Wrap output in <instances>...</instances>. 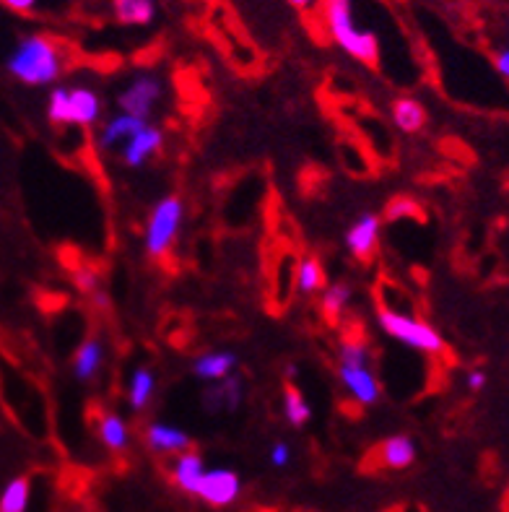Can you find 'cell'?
I'll list each match as a JSON object with an SVG mask.
<instances>
[{
  "mask_svg": "<svg viewBox=\"0 0 509 512\" xmlns=\"http://www.w3.org/2000/svg\"><path fill=\"white\" fill-rule=\"evenodd\" d=\"M325 29L348 58L364 65H380V37L356 16V0H320Z\"/></svg>",
  "mask_w": 509,
  "mask_h": 512,
  "instance_id": "6da1fadb",
  "label": "cell"
},
{
  "mask_svg": "<svg viewBox=\"0 0 509 512\" xmlns=\"http://www.w3.org/2000/svg\"><path fill=\"white\" fill-rule=\"evenodd\" d=\"M6 68L26 86L55 84L65 71V52L60 42L47 34H29L13 47Z\"/></svg>",
  "mask_w": 509,
  "mask_h": 512,
  "instance_id": "7a4b0ae2",
  "label": "cell"
},
{
  "mask_svg": "<svg viewBox=\"0 0 509 512\" xmlns=\"http://www.w3.org/2000/svg\"><path fill=\"white\" fill-rule=\"evenodd\" d=\"M47 117L55 125L89 128L102 117V99L91 86H55L47 99Z\"/></svg>",
  "mask_w": 509,
  "mask_h": 512,
  "instance_id": "3957f363",
  "label": "cell"
},
{
  "mask_svg": "<svg viewBox=\"0 0 509 512\" xmlns=\"http://www.w3.org/2000/svg\"><path fill=\"white\" fill-rule=\"evenodd\" d=\"M377 320H380V328L387 336L395 338L398 344L408 346V349L424 351V354H439L445 349V341L432 325L413 318V315H406V312L382 307V310H377Z\"/></svg>",
  "mask_w": 509,
  "mask_h": 512,
  "instance_id": "277c9868",
  "label": "cell"
},
{
  "mask_svg": "<svg viewBox=\"0 0 509 512\" xmlns=\"http://www.w3.org/2000/svg\"><path fill=\"white\" fill-rule=\"evenodd\" d=\"M182 216H185V206L177 195H167L156 203L149 216V224H146V237H143L146 253L151 258H164L169 253V247L174 245L177 234H180Z\"/></svg>",
  "mask_w": 509,
  "mask_h": 512,
  "instance_id": "5b68a950",
  "label": "cell"
},
{
  "mask_svg": "<svg viewBox=\"0 0 509 512\" xmlns=\"http://www.w3.org/2000/svg\"><path fill=\"white\" fill-rule=\"evenodd\" d=\"M164 94L162 78L154 76V73H138L123 86V91L117 94V107L125 115L141 117V120H149V115L154 112V107L159 104Z\"/></svg>",
  "mask_w": 509,
  "mask_h": 512,
  "instance_id": "8992f818",
  "label": "cell"
},
{
  "mask_svg": "<svg viewBox=\"0 0 509 512\" xmlns=\"http://www.w3.org/2000/svg\"><path fill=\"white\" fill-rule=\"evenodd\" d=\"M239 494H242V479H239L237 471H232V468H206L193 497L211 507H229L239 500Z\"/></svg>",
  "mask_w": 509,
  "mask_h": 512,
  "instance_id": "52a82bcc",
  "label": "cell"
},
{
  "mask_svg": "<svg viewBox=\"0 0 509 512\" xmlns=\"http://www.w3.org/2000/svg\"><path fill=\"white\" fill-rule=\"evenodd\" d=\"M338 377H341V385L346 388L348 396L361 403V406H374L380 401L382 388L369 364L367 367H343V364H338Z\"/></svg>",
  "mask_w": 509,
  "mask_h": 512,
  "instance_id": "ba28073f",
  "label": "cell"
},
{
  "mask_svg": "<svg viewBox=\"0 0 509 512\" xmlns=\"http://www.w3.org/2000/svg\"><path fill=\"white\" fill-rule=\"evenodd\" d=\"M162 146H164L162 128H156V125L146 123L141 130H138L136 136L130 138L123 149H120V159H123L125 167L138 169L149 162L151 156L162 149Z\"/></svg>",
  "mask_w": 509,
  "mask_h": 512,
  "instance_id": "9c48e42d",
  "label": "cell"
},
{
  "mask_svg": "<svg viewBox=\"0 0 509 512\" xmlns=\"http://www.w3.org/2000/svg\"><path fill=\"white\" fill-rule=\"evenodd\" d=\"M242 396H245V380L237 375H229L219 380V383H213L203 393V406H206V411H213V414H232V411L239 409Z\"/></svg>",
  "mask_w": 509,
  "mask_h": 512,
  "instance_id": "30bf717a",
  "label": "cell"
},
{
  "mask_svg": "<svg viewBox=\"0 0 509 512\" xmlns=\"http://www.w3.org/2000/svg\"><path fill=\"white\" fill-rule=\"evenodd\" d=\"M377 240H380V216L377 214L359 216V221L346 232L348 253L354 255L356 260L372 258Z\"/></svg>",
  "mask_w": 509,
  "mask_h": 512,
  "instance_id": "8fae6325",
  "label": "cell"
},
{
  "mask_svg": "<svg viewBox=\"0 0 509 512\" xmlns=\"http://www.w3.org/2000/svg\"><path fill=\"white\" fill-rule=\"evenodd\" d=\"M143 125H146V120H141V117H133V115H125V112H120V115L110 117V120L104 123L102 133H99V136H97L99 151L123 149L125 143H128L133 136H136V133L143 128Z\"/></svg>",
  "mask_w": 509,
  "mask_h": 512,
  "instance_id": "7c38bea8",
  "label": "cell"
},
{
  "mask_svg": "<svg viewBox=\"0 0 509 512\" xmlns=\"http://www.w3.org/2000/svg\"><path fill=\"white\" fill-rule=\"evenodd\" d=\"M146 445H149L154 453H185V450H190V435L182 432L180 427H174V424L151 422L149 427H146Z\"/></svg>",
  "mask_w": 509,
  "mask_h": 512,
  "instance_id": "4fadbf2b",
  "label": "cell"
},
{
  "mask_svg": "<svg viewBox=\"0 0 509 512\" xmlns=\"http://www.w3.org/2000/svg\"><path fill=\"white\" fill-rule=\"evenodd\" d=\"M232 370H237V354L232 351H208L193 364V375L206 383H219L232 375Z\"/></svg>",
  "mask_w": 509,
  "mask_h": 512,
  "instance_id": "5bb4252c",
  "label": "cell"
},
{
  "mask_svg": "<svg viewBox=\"0 0 509 512\" xmlns=\"http://www.w3.org/2000/svg\"><path fill=\"white\" fill-rule=\"evenodd\" d=\"M377 461L382 463V468L403 471V468H408L416 461V442L408 435L387 437L380 448H377Z\"/></svg>",
  "mask_w": 509,
  "mask_h": 512,
  "instance_id": "9a60e30c",
  "label": "cell"
},
{
  "mask_svg": "<svg viewBox=\"0 0 509 512\" xmlns=\"http://www.w3.org/2000/svg\"><path fill=\"white\" fill-rule=\"evenodd\" d=\"M206 474V463L193 450H185V453H177L172 463V481L174 487L185 494H195L200 476Z\"/></svg>",
  "mask_w": 509,
  "mask_h": 512,
  "instance_id": "2e32d148",
  "label": "cell"
},
{
  "mask_svg": "<svg viewBox=\"0 0 509 512\" xmlns=\"http://www.w3.org/2000/svg\"><path fill=\"white\" fill-rule=\"evenodd\" d=\"M112 13L123 26H149L156 19V0H112Z\"/></svg>",
  "mask_w": 509,
  "mask_h": 512,
  "instance_id": "e0dca14e",
  "label": "cell"
},
{
  "mask_svg": "<svg viewBox=\"0 0 509 512\" xmlns=\"http://www.w3.org/2000/svg\"><path fill=\"white\" fill-rule=\"evenodd\" d=\"M104 362V346L99 344L97 338H89L81 344V349L76 351V357H73V375L81 383H91L94 377L99 375Z\"/></svg>",
  "mask_w": 509,
  "mask_h": 512,
  "instance_id": "ac0fdd59",
  "label": "cell"
},
{
  "mask_svg": "<svg viewBox=\"0 0 509 512\" xmlns=\"http://www.w3.org/2000/svg\"><path fill=\"white\" fill-rule=\"evenodd\" d=\"M393 123L400 133H419L426 125V110L419 99L400 97L393 102Z\"/></svg>",
  "mask_w": 509,
  "mask_h": 512,
  "instance_id": "d6986e66",
  "label": "cell"
},
{
  "mask_svg": "<svg viewBox=\"0 0 509 512\" xmlns=\"http://www.w3.org/2000/svg\"><path fill=\"white\" fill-rule=\"evenodd\" d=\"M32 502V481L16 476L0 492V512H26Z\"/></svg>",
  "mask_w": 509,
  "mask_h": 512,
  "instance_id": "ffe728a7",
  "label": "cell"
},
{
  "mask_svg": "<svg viewBox=\"0 0 509 512\" xmlns=\"http://www.w3.org/2000/svg\"><path fill=\"white\" fill-rule=\"evenodd\" d=\"M156 390V377L154 372L146 370V367H138L133 375H130V385H128V401L130 409L133 411H143L151 403Z\"/></svg>",
  "mask_w": 509,
  "mask_h": 512,
  "instance_id": "44dd1931",
  "label": "cell"
},
{
  "mask_svg": "<svg viewBox=\"0 0 509 512\" xmlns=\"http://www.w3.org/2000/svg\"><path fill=\"white\" fill-rule=\"evenodd\" d=\"M99 440H102L104 448L115 450V453L128 448L130 432L123 416L104 414L102 419H99Z\"/></svg>",
  "mask_w": 509,
  "mask_h": 512,
  "instance_id": "7402d4cb",
  "label": "cell"
},
{
  "mask_svg": "<svg viewBox=\"0 0 509 512\" xmlns=\"http://www.w3.org/2000/svg\"><path fill=\"white\" fill-rule=\"evenodd\" d=\"M284 416L291 427H307L312 419V406L310 401L304 398L302 390L297 385H286L284 393Z\"/></svg>",
  "mask_w": 509,
  "mask_h": 512,
  "instance_id": "603a6c76",
  "label": "cell"
},
{
  "mask_svg": "<svg viewBox=\"0 0 509 512\" xmlns=\"http://www.w3.org/2000/svg\"><path fill=\"white\" fill-rule=\"evenodd\" d=\"M354 292H351V286L348 284H333L328 286L323 292V299H320V310L328 320H338L343 315V310L348 307Z\"/></svg>",
  "mask_w": 509,
  "mask_h": 512,
  "instance_id": "cb8c5ba5",
  "label": "cell"
},
{
  "mask_svg": "<svg viewBox=\"0 0 509 512\" xmlns=\"http://www.w3.org/2000/svg\"><path fill=\"white\" fill-rule=\"evenodd\" d=\"M297 286L302 294H315L325 286V271L320 260L304 258L297 268Z\"/></svg>",
  "mask_w": 509,
  "mask_h": 512,
  "instance_id": "d4e9b609",
  "label": "cell"
},
{
  "mask_svg": "<svg viewBox=\"0 0 509 512\" xmlns=\"http://www.w3.org/2000/svg\"><path fill=\"white\" fill-rule=\"evenodd\" d=\"M338 364H343V367H367V364H372V351L364 341H343L338 346Z\"/></svg>",
  "mask_w": 509,
  "mask_h": 512,
  "instance_id": "484cf974",
  "label": "cell"
},
{
  "mask_svg": "<svg viewBox=\"0 0 509 512\" xmlns=\"http://www.w3.org/2000/svg\"><path fill=\"white\" fill-rule=\"evenodd\" d=\"M289 461H291L289 445H286V442H276V445L271 448V466L286 468L289 466Z\"/></svg>",
  "mask_w": 509,
  "mask_h": 512,
  "instance_id": "4316f807",
  "label": "cell"
},
{
  "mask_svg": "<svg viewBox=\"0 0 509 512\" xmlns=\"http://www.w3.org/2000/svg\"><path fill=\"white\" fill-rule=\"evenodd\" d=\"M0 3L13 13H34L42 6V0H0Z\"/></svg>",
  "mask_w": 509,
  "mask_h": 512,
  "instance_id": "83f0119b",
  "label": "cell"
},
{
  "mask_svg": "<svg viewBox=\"0 0 509 512\" xmlns=\"http://www.w3.org/2000/svg\"><path fill=\"white\" fill-rule=\"evenodd\" d=\"M76 286L86 294L97 292V276H94L89 268H81V271H76Z\"/></svg>",
  "mask_w": 509,
  "mask_h": 512,
  "instance_id": "f1b7e54d",
  "label": "cell"
},
{
  "mask_svg": "<svg viewBox=\"0 0 509 512\" xmlns=\"http://www.w3.org/2000/svg\"><path fill=\"white\" fill-rule=\"evenodd\" d=\"M484 385H486V372L473 370L471 375H468V388H471V390H481Z\"/></svg>",
  "mask_w": 509,
  "mask_h": 512,
  "instance_id": "f546056e",
  "label": "cell"
},
{
  "mask_svg": "<svg viewBox=\"0 0 509 512\" xmlns=\"http://www.w3.org/2000/svg\"><path fill=\"white\" fill-rule=\"evenodd\" d=\"M497 71L502 73L504 78H509V47L507 50L497 52Z\"/></svg>",
  "mask_w": 509,
  "mask_h": 512,
  "instance_id": "4dcf8cb0",
  "label": "cell"
},
{
  "mask_svg": "<svg viewBox=\"0 0 509 512\" xmlns=\"http://www.w3.org/2000/svg\"><path fill=\"white\" fill-rule=\"evenodd\" d=\"M286 3L297 8V11H312L320 0H286Z\"/></svg>",
  "mask_w": 509,
  "mask_h": 512,
  "instance_id": "1f68e13d",
  "label": "cell"
}]
</instances>
